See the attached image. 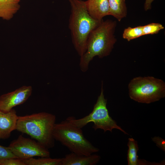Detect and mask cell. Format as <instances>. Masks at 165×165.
I'll list each match as a JSON object with an SVG mask.
<instances>
[{
  "mask_svg": "<svg viewBox=\"0 0 165 165\" xmlns=\"http://www.w3.org/2000/svg\"><path fill=\"white\" fill-rule=\"evenodd\" d=\"M116 22L111 20H102L90 33L86 42L85 52L81 56L79 66L81 71H86L94 57L103 58L110 55L116 39L114 35Z\"/></svg>",
  "mask_w": 165,
  "mask_h": 165,
  "instance_id": "obj_1",
  "label": "cell"
},
{
  "mask_svg": "<svg viewBox=\"0 0 165 165\" xmlns=\"http://www.w3.org/2000/svg\"><path fill=\"white\" fill-rule=\"evenodd\" d=\"M69 1L71 6L69 28L72 43L80 57L86 51L89 35L102 20H96L90 15L85 1L82 0H69Z\"/></svg>",
  "mask_w": 165,
  "mask_h": 165,
  "instance_id": "obj_2",
  "label": "cell"
},
{
  "mask_svg": "<svg viewBox=\"0 0 165 165\" xmlns=\"http://www.w3.org/2000/svg\"><path fill=\"white\" fill-rule=\"evenodd\" d=\"M56 116L42 112L18 116L16 130L29 135L48 149L54 146L53 132Z\"/></svg>",
  "mask_w": 165,
  "mask_h": 165,
  "instance_id": "obj_3",
  "label": "cell"
},
{
  "mask_svg": "<svg viewBox=\"0 0 165 165\" xmlns=\"http://www.w3.org/2000/svg\"><path fill=\"white\" fill-rule=\"evenodd\" d=\"M53 136L55 140L78 155H89L99 151L84 137L81 128L74 126L67 119L56 123Z\"/></svg>",
  "mask_w": 165,
  "mask_h": 165,
  "instance_id": "obj_4",
  "label": "cell"
},
{
  "mask_svg": "<svg viewBox=\"0 0 165 165\" xmlns=\"http://www.w3.org/2000/svg\"><path fill=\"white\" fill-rule=\"evenodd\" d=\"M128 88L130 97L139 103L150 104L165 97L164 82L152 76L133 78Z\"/></svg>",
  "mask_w": 165,
  "mask_h": 165,
  "instance_id": "obj_5",
  "label": "cell"
},
{
  "mask_svg": "<svg viewBox=\"0 0 165 165\" xmlns=\"http://www.w3.org/2000/svg\"><path fill=\"white\" fill-rule=\"evenodd\" d=\"M107 100L104 94L103 82H102L101 92L94 104L92 111L88 115L79 119H76L73 116L69 117L67 119L74 126L82 128L88 123H94L92 128L95 130L98 129L103 130L104 132L107 131L112 132L114 129H118L124 134H128L118 126L116 121L111 117L106 107Z\"/></svg>",
  "mask_w": 165,
  "mask_h": 165,
  "instance_id": "obj_6",
  "label": "cell"
},
{
  "mask_svg": "<svg viewBox=\"0 0 165 165\" xmlns=\"http://www.w3.org/2000/svg\"><path fill=\"white\" fill-rule=\"evenodd\" d=\"M8 147L17 158L21 160L35 156H50L48 149L38 141L21 135L11 141Z\"/></svg>",
  "mask_w": 165,
  "mask_h": 165,
  "instance_id": "obj_7",
  "label": "cell"
},
{
  "mask_svg": "<svg viewBox=\"0 0 165 165\" xmlns=\"http://www.w3.org/2000/svg\"><path fill=\"white\" fill-rule=\"evenodd\" d=\"M31 86H23L12 92L0 96V111H10L13 108L24 103L31 95Z\"/></svg>",
  "mask_w": 165,
  "mask_h": 165,
  "instance_id": "obj_8",
  "label": "cell"
},
{
  "mask_svg": "<svg viewBox=\"0 0 165 165\" xmlns=\"http://www.w3.org/2000/svg\"><path fill=\"white\" fill-rule=\"evenodd\" d=\"M18 117L13 108L7 112L0 111V139L8 138L12 132L16 130Z\"/></svg>",
  "mask_w": 165,
  "mask_h": 165,
  "instance_id": "obj_9",
  "label": "cell"
},
{
  "mask_svg": "<svg viewBox=\"0 0 165 165\" xmlns=\"http://www.w3.org/2000/svg\"><path fill=\"white\" fill-rule=\"evenodd\" d=\"M100 159L101 156L97 154L79 155L71 152L62 158L60 165H94Z\"/></svg>",
  "mask_w": 165,
  "mask_h": 165,
  "instance_id": "obj_10",
  "label": "cell"
},
{
  "mask_svg": "<svg viewBox=\"0 0 165 165\" xmlns=\"http://www.w3.org/2000/svg\"><path fill=\"white\" fill-rule=\"evenodd\" d=\"M85 2L87 11L94 19L101 21L104 17L110 15L108 0H88Z\"/></svg>",
  "mask_w": 165,
  "mask_h": 165,
  "instance_id": "obj_11",
  "label": "cell"
},
{
  "mask_svg": "<svg viewBox=\"0 0 165 165\" xmlns=\"http://www.w3.org/2000/svg\"><path fill=\"white\" fill-rule=\"evenodd\" d=\"M20 0H0V18L11 19L20 7Z\"/></svg>",
  "mask_w": 165,
  "mask_h": 165,
  "instance_id": "obj_12",
  "label": "cell"
},
{
  "mask_svg": "<svg viewBox=\"0 0 165 165\" xmlns=\"http://www.w3.org/2000/svg\"><path fill=\"white\" fill-rule=\"evenodd\" d=\"M110 9V15L120 21L127 15V10L125 0H108Z\"/></svg>",
  "mask_w": 165,
  "mask_h": 165,
  "instance_id": "obj_13",
  "label": "cell"
},
{
  "mask_svg": "<svg viewBox=\"0 0 165 165\" xmlns=\"http://www.w3.org/2000/svg\"><path fill=\"white\" fill-rule=\"evenodd\" d=\"M128 149L127 154L128 164V165H140L149 164V162L144 160L138 159L137 152L138 147L137 141L132 138L128 139L127 143Z\"/></svg>",
  "mask_w": 165,
  "mask_h": 165,
  "instance_id": "obj_14",
  "label": "cell"
},
{
  "mask_svg": "<svg viewBox=\"0 0 165 165\" xmlns=\"http://www.w3.org/2000/svg\"><path fill=\"white\" fill-rule=\"evenodd\" d=\"M62 159L51 158L49 157L37 159L31 158L22 160L25 165H60Z\"/></svg>",
  "mask_w": 165,
  "mask_h": 165,
  "instance_id": "obj_15",
  "label": "cell"
},
{
  "mask_svg": "<svg viewBox=\"0 0 165 165\" xmlns=\"http://www.w3.org/2000/svg\"><path fill=\"white\" fill-rule=\"evenodd\" d=\"M143 26H140L134 28L129 27L125 28L123 34V38L130 41L134 39L143 36Z\"/></svg>",
  "mask_w": 165,
  "mask_h": 165,
  "instance_id": "obj_16",
  "label": "cell"
},
{
  "mask_svg": "<svg viewBox=\"0 0 165 165\" xmlns=\"http://www.w3.org/2000/svg\"><path fill=\"white\" fill-rule=\"evenodd\" d=\"M164 28V27L160 23H151L143 26V35H145L156 34Z\"/></svg>",
  "mask_w": 165,
  "mask_h": 165,
  "instance_id": "obj_17",
  "label": "cell"
},
{
  "mask_svg": "<svg viewBox=\"0 0 165 165\" xmlns=\"http://www.w3.org/2000/svg\"><path fill=\"white\" fill-rule=\"evenodd\" d=\"M9 158H17L8 147H6L0 145V160Z\"/></svg>",
  "mask_w": 165,
  "mask_h": 165,
  "instance_id": "obj_18",
  "label": "cell"
},
{
  "mask_svg": "<svg viewBox=\"0 0 165 165\" xmlns=\"http://www.w3.org/2000/svg\"><path fill=\"white\" fill-rule=\"evenodd\" d=\"M0 165H25V164L21 160L17 158H9L0 160Z\"/></svg>",
  "mask_w": 165,
  "mask_h": 165,
  "instance_id": "obj_19",
  "label": "cell"
},
{
  "mask_svg": "<svg viewBox=\"0 0 165 165\" xmlns=\"http://www.w3.org/2000/svg\"><path fill=\"white\" fill-rule=\"evenodd\" d=\"M152 140L161 149L165 151V141L161 138L158 137H155L152 138Z\"/></svg>",
  "mask_w": 165,
  "mask_h": 165,
  "instance_id": "obj_20",
  "label": "cell"
},
{
  "mask_svg": "<svg viewBox=\"0 0 165 165\" xmlns=\"http://www.w3.org/2000/svg\"><path fill=\"white\" fill-rule=\"evenodd\" d=\"M154 0H145L144 3V8L145 11H147L151 8V4Z\"/></svg>",
  "mask_w": 165,
  "mask_h": 165,
  "instance_id": "obj_21",
  "label": "cell"
}]
</instances>
